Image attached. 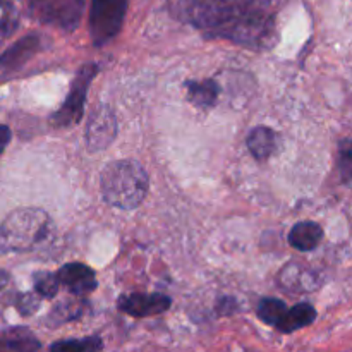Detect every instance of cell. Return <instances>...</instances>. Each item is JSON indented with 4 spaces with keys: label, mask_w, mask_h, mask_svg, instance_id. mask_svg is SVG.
<instances>
[{
    "label": "cell",
    "mask_w": 352,
    "mask_h": 352,
    "mask_svg": "<svg viewBox=\"0 0 352 352\" xmlns=\"http://www.w3.org/2000/svg\"><path fill=\"white\" fill-rule=\"evenodd\" d=\"M182 16L198 30L246 47L270 45L274 17L254 0H182Z\"/></svg>",
    "instance_id": "6da1fadb"
},
{
    "label": "cell",
    "mask_w": 352,
    "mask_h": 352,
    "mask_svg": "<svg viewBox=\"0 0 352 352\" xmlns=\"http://www.w3.org/2000/svg\"><path fill=\"white\" fill-rule=\"evenodd\" d=\"M100 186L103 199L109 205L120 210H134L146 198L150 179L138 162L117 160L103 168Z\"/></svg>",
    "instance_id": "7a4b0ae2"
},
{
    "label": "cell",
    "mask_w": 352,
    "mask_h": 352,
    "mask_svg": "<svg viewBox=\"0 0 352 352\" xmlns=\"http://www.w3.org/2000/svg\"><path fill=\"white\" fill-rule=\"evenodd\" d=\"M52 220L40 208H17L0 226V253H23L47 241Z\"/></svg>",
    "instance_id": "3957f363"
},
{
    "label": "cell",
    "mask_w": 352,
    "mask_h": 352,
    "mask_svg": "<svg viewBox=\"0 0 352 352\" xmlns=\"http://www.w3.org/2000/svg\"><path fill=\"white\" fill-rule=\"evenodd\" d=\"M126 10L127 0H91L89 34L96 47L109 43L119 33Z\"/></svg>",
    "instance_id": "277c9868"
},
{
    "label": "cell",
    "mask_w": 352,
    "mask_h": 352,
    "mask_svg": "<svg viewBox=\"0 0 352 352\" xmlns=\"http://www.w3.org/2000/svg\"><path fill=\"white\" fill-rule=\"evenodd\" d=\"M28 6L40 23L62 31H74L81 21L85 0H28Z\"/></svg>",
    "instance_id": "5b68a950"
},
{
    "label": "cell",
    "mask_w": 352,
    "mask_h": 352,
    "mask_svg": "<svg viewBox=\"0 0 352 352\" xmlns=\"http://www.w3.org/2000/svg\"><path fill=\"white\" fill-rule=\"evenodd\" d=\"M96 72H98V67L95 64H86L79 69L74 81H72L71 89H69V96L62 103L60 109L50 117L52 124L55 127L74 126V124L81 120L82 112H85L86 93H88V88L91 85L93 78L96 76Z\"/></svg>",
    "instance_id": "8992f818"
},
{
    "label": "cell",
    "mask_w": 352,
    "mask_h": 352,
    "mask_svg": "<svg viewBox=\"0 0 352 352\" xmlns=\"http://www.w3.org/2000/svg\"><path fill=\"white\" fill-rule=\"evenodd\" d=\"M117 134V122L112 109L103 103L93 109L86 126V143L91 151H102L109 146Z\"/></svg>",
    "instance_id": "52a82bcc"
},
{
    "label": "cell",
    "mask_w": 352,
    "mask_h": 352,
    "mask_svg": "<svg viewBox=\"0 0 352 352\" xmlns=\"http://www.w3.org/2000/svg\"><path fill=\"white\" fill-rule=\"evenodd\" d=\"M172 301L164 294H126L120 296L117 306L120 311L134 318H146V316L162 315L170 308Z\"/></svg>",
    "instance_id": "ba28073f"
},
{
    "label": "cell",
    "mask_w": 352,
    "mask_h": 352,
    "mask_svg": "<svg viewBox=\"0 0 352 352\" xmlns=\"http://www.w3.org/2000/svg\"><path fill=\"white\" fill-rule=\"evenodd\" d=\"M58 284L64 285L76 298L91 294L96 289L95 272L82 263H67L57 272Z\"/></svg>",
    "instance_id": "9c48e42d"
},
{
    "label": "cell",
    "mask_w": 352,
    "mask_h": 352,
    "mask_svg": "<svg viewBox=\"0 0 352 352\" xmlns=\"http://www.w3.org/2000/svg\"><path fill=\"white\" fill-rule=\"evenodd\" d=\"M41 344L26 327H10L0 332V352H38Z\"/></svg>",
    "instance_id": "30bf717a"
},
{
    "label": "cell",
    "mask_w": 352,
    "mask_h": 352,
    "mask_svg": "<svg viewBox=\"0 0 352 352\" xmlns=\"http://www.w3.org/2000/svg\"><path fill=\"white\" fill-rule=\"evenodd\" d=\"M323 239V229L315 222H299L289 232V244L298 251H313Z\"/></svg>",
    "instance_id": "8fae6325"
},
{
    "label": "cell",
    "mask_w": 352,
    "mask_h": 352,
    "mask_svg": "<svg viewBox=\"0 0 352 352\" xmlns=\"http://www.w3.org/2000/svg\"><path fill=\"white\" fill-rule=\"evenodd\" d=\"M280 284L291 292H308L315 289V274L298 263H291L280 272Z\"/></svg>",
    "instance_id": "7c38bea8"
},
{
    "label": "cell",
    "mask_w": 352,
    "mask_h": 352,
    "mask_svg": "<svg viewBox=\"0 0 352 352\" xmlns=\"http://www.w3.org/2000/svg\"><path fill=\"white\" fill-rule=\"evenodd\" d=\"M248 148H250L251 155L256 160L263 162L274 155L275 146H277V136L274 131L267 126H258L248 136Z\"/></svg>",
    "instance_id": "4fadbf2b"
},
{
    "label": "cell",
    "mask_w": 352,
    "mask_h": 352,
    "mask_svg": "<svg viewBox=\"0 0 352 352\" xmlns=\"http://www.w3.org/2000/svg\"><path fill=\"white\" fill-rule=\"evenodd\" d=\"M316 320V309L313 308L308 302H301V305L294 306V308L287 309V313L284 315V318L280 320L275 329L282 333H292L296 330H301L305 327L311 325Z\"/></svg>",
    "instance_id": "5bb4252c"
},
{
    "label": "cell",
    "mask_w": 352,
    "mask_h": 352,
    "mask_svg": "<svg viewBox=\"0 0 352 352\" xmlns=\"http://www.w3.org/2000/svg\"><path fill=\"white\" fill-rule=\"evenodd\" d=\"M186 89H188V98L192 105L208 109L213 107L219 96V82L215 79H205V81H186Z\"/></svg>",
    "instance_id": "9a60e30c"
},
{
    "label": "cell",
    "mask_w": 352,
    "mask_h": 352,
    "mask_svg": "<svg viewBox=\"0 0 352 352\" xmlns=\"http://www.w3.org/2000/svg\"><path fill=\"white\" fill-rule=\"evenodd\" d=\"M38 50V38L36 36H28L23 41L14 45L10 50L0 57V65L3 67H17V65L24 64L34 52Z\"/></svg>",
    "instance_id": "2e32d148"
},
{
    "label": "cell",
    "mask_w": 352,
    "mask_h": 352,
    "mask_svg": "<svg viewBox=\"0 0 352 352\" xmlns=\"http://www.w3.org/2000/svg\"><path fill=\"white\" fill-rule=\"evenodd\" d=\"M103 340L98 336H88L82 339L57 340L50 346V352H102Z\"/></svg>",
    "instance_id": "e0dca14e"
},
{
    "label": "cell",
    "mask_w": 352,
    "mask_h": 352,
    "mask_svg": "<svg viewBox=\"0 0 352 352\" xmlns=\"http://www.w3.org/2000/svg\"><path fill=\"white\" fill-rule=\"evenodd\" d=\"M287 306H285L284 301L280 299H274V298H267L263 301H260L258 305L256 313H258V318L261 322H265L267 325L272 327H277L280 323V320L284 318V315L287 313Z\"/></svg>",
    "instance_id": "ac0fdd59"
},
{
    "label": "cell",
    "mask_w": 352,
    "mask_h": 352,
    "mask_svg": "<svg viewBox=\"0 0 352 352\" xmlns=\"http://www.w3.org/2000/svg\"><path fill=\"white\" fill-rule=\"evenodd\" d=\"M33 284L34 292L45 299H54L60 289L57 274H50V272H36L33 277Z\"/></svg>",
    "instance_id": "d6986e66"
},
{
    "label": "cell",
    "mask_w": 352,
    "mask_h": 352,
    "mask_svg": "<svg viewBox=\"0 0 352 352\" xmlns=\"http://www.w3.org/2000/svg\"><path fill=\"white\" fill-rule=\"evenodd\" d=\"M19 14L9 0H0V43L16 31Z\"/></svg>",
    "instance_id": "ffe728a7"
},
{
    "label": "cell",
    "mask_w": 352,
    "mask_h": 352,
    "mask_svg": "<svg viewBox=\"0 0 352 352\" xmlns=\"http://www.w3.org/2000/svg\"><path fill=\"white\" fill-rule=\"evenodd\" d=\"M86 309V302L82 299H71V301H65L62 305H58L57 308L52 313V318L57 320L58 323L71 322V320L79 318L82 315V311Z\"/></svg>",
    "instance_id": "44dd1931"
},
{
    "label": "cell",
    "mask_w": 352,
    "mask_h": 352,
    "mask_svg": "<svg viewBox=\"0 0 352 352\" xmlns=\"http://www.w3.org/2000/svg\"><path fill=\"white\" fill-rule=\"evenodd\" d=\"M40 299L41 298L36 294V292H34V294H30V292H28V294H19L16 301L17 311H19L23 316L33 315V313L40 308Z\"/></svg>",
    "instance_id": "7402d4cb"
},
{
    "label": "cell",
    "mask_w": 352,
    "mask_h": 352,
    "mask_svg": "<svg viewBox=\"0 0 352 352\" xmlns=\"http://www.w3.org/2000/svg\"><path fill=\"white\" fill-rule=\"evenodd\" d=\"M342 146L344 148H340L339 150L340 168H342V172H344V179H349V175H351V141L344 140Z\"/></svg>",
    "instance_id": "603a6c76"
},
{
    "label": "cell",
    "mask_w": 352,
    "mask_h": 352,
    "mask_svg": "<svg viewBox=\"0 0 352 352\" xmlns=\"http://www.w3.org/2000/svg\"><path fill=\"white\" fill-rule=\"evenodd\" d=\"M10 141V129L7 126H3V124H0V155L3 153V150H6V146L9 144Z\"/></svg>",
    "instance_id": "cb8c5ba5"
},
{
    "label": "cell",
    "mask_w": 352,
    "mask_h": 352,
    "mask_svg": "<svg viewBox=\"0 0 352 352\" xmlns=\"http://www.w3.org/2000/svg\"><path fill=\"white\" fill-rule=\"evenodd\" d=\"M9 280H10V275L7 274V272L0 270V291H2L7 284H9Z\"/></svg>",
    "instance_id": "d4e9b609"
}]
</instances>
